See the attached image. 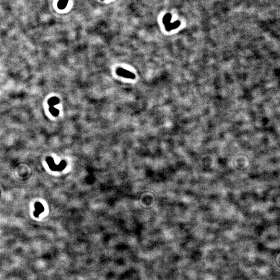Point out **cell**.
Wrapping results in <instances>:
<instances>
[{"label":"cell","mask_w":280,"mask_h":280,"mask_svg":"<svg viewBox=\"0 0 280 280\" xmlns=\"http://www.w3.org/2000/svg\"><path fill=\"white\" fill-rule=\"evenodd\" d=\"M59 99L57 97L51 98L48 101V104L50 106H54V105H57L59 103Z\"/></svg>","instance_id":"3"},{"label":"cell","mask_w":280,"mask_h":280,"mask_svg":"<svg viewBox=\"0 0 280 280\" xmlns=\"http://www.w3.org/2000/svg\"><path fill=\"white\" fill-rule=\"evenodd\" d=\"M101 1H104V0H101Z\"/></svg>","instance_id":"5"},{"label":"cell","mask_w":280,"mask_h":280,"mask_svg":"<svg viewBox=\"0 0 280 280\" xmlns=\"http://www.w3.org/2000/svg\"><path fill=\"white\" fill-rule=\"evenodd\" d=\"M68 2L69 0H59L57 3V7L59 10H64L68 5Z\"/></svg>","instance_id":"2"},{"label":"cell","mask_w":280,"mask_h":280,"mask_svg":"<svg viewBox=\"0 0 280 280\" xmlns=\"http://www.w3.org/2000/svg\"><path fill=\"white\" fill-rule=\"evenodd\" d=\"M49 111L54 116H58V115L59 114V111L58 109L54 108V106H50L49 109Z\"/></svg>","instance_id":"4"},{"label":"cell","mask_w":280,"mask_h":280,"mask_svg":"<svg viewBox=\"0 0 280 280\" xmlns=\"http://www.w3.org/2000/svg\"><path fill=\"white\" fill-rule=\"evenodd\" d=\"M116 72L118 75L123 77L127 78L131 80H133L136 78L135 74L124 69L118 68L117 69Z\"/></svg>","instance_id":"1"}]
</instances>
